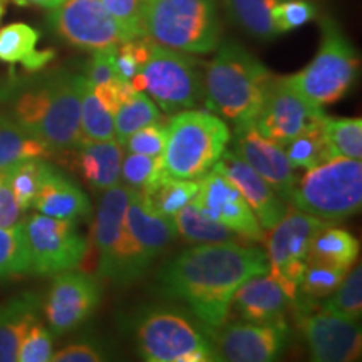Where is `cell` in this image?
<instances>
[{
	"label": "cell",
	"mask_w": 362,
	"mask_h": 362,
	"mask_svg": "<svg viewBox=\"0 0 362 362\" xmlns=\"http://www.w3.org/2000/svg\"><path fill=\"white\" fill-rule=\"evenodd\" d=\"M262 248L237 240L200 243L176 255L158 275L160 292L189 307L203 325L225 324L237 288L253 275L267 274Z\"/></svg>",
	"instance_id": "obj_1"
},
{
	"label": "cell",
	"mask_w": 362,
	"mask_h": 362,
	"mask_svg": "<svg viewBox=\"0 0 362 362\" xmlns=\"http://www.w3.org/2000/svg\"><path fill=\"white\" fill-rule=\"evenodd\" d=\"M84 76L57 74L22 89L13 99V119L52 153L84 141L81 131V89Z\"/></svg>",
	"instance_id": "obj_2"
},
{
	"label": "cell",
	"mask_w": 362,
	"mask_h": 362,
	"mask_svg": "<svg viewBox=\"0 0 362 362\" xmlns=\"http://www.w3.org/2000/svg\"><path fill=\"white\" fill-rule=\"evenodd\" d=\"M274 74L242 44L228 40L206 67V106L235 129L255 123Z\"/></svg>",
	"instance_id": "obj_3"
},
{
	"label": "cell",
	"mask_w": 362,
	"mask_h": 362,
	"mask_svg": "<svg viewBox=\"0 0 362 362\" xmlns=\"http://www.w3.org/2000/svg\"><path fill=\"white\" fill-rule=\"evenodd\" d=\"M143 37L189 54H208L220 45L218 0H144Z\"/></svg>",
	"instance_id": "obj_4"
},
{
	"label": "cell",
	"mask_w": 362,
	"mask_h": 362,
	"mask_svg": "<svg viewBox=\"0 0 362 362\" xmlns=\"http://www.w3.org/2000/svg\"><path fill=\"white\" fill-rule=\"evenodd\" d=\"M228 126L210 111L183 110L168 123L163 166L166 175L180 180H200L228 146Z\"/></svg>",
	"instance_id": "obj_5"
},
{
	"label": "cell",
	"mask_w": 362,
	"mask_h": 362,
	"mask_svg": "<svg viewBox=\"0 0 362 362\" xmlns=\"http://www.w3.org/2000/svg\"><path fill=\"white\" fill-rule=\"evenodd\" d=\"M176 235L175 220L149 210L138 189H131L123 228L106 279L119 285L133 284L143 277L151 262L173 242Z\"/></svg>",
	"instance_id": "obj_6"
},
{
	"label": "cell",
	"mask_w": 362,
	"mask_h": 362,
	"mask_svg": "<svg viewBox=\"0 0 362 362\" xmlns=\"http://www.w3.org/2000/svg\"><path fill=\"white\" fill-rule=\"evenodd\" d=\"M288 200L297 210L329 223L352 216L362 203L361 160L334 158L307 170Z\"/></svg>",
	"instance_id": "obj_7"
},
{
	"label": "cell",
	"mask_w": 362,
	"mask_h": 362,
	"mask_svg": "<svg viewBox=\"0 0 362 362\" xmlns=\"http://www.w3.org/2000/svg\"><path fill=\"white\" fill-rule=\"evenodd\" d=\"M322 40L309 66L287 76V83L314 106L324 107L349 93L357 74V56L339 25L329 17L322 21Z\"/></svg>",
	"instance_id": "obj_8"
},
{
	"label": "cell",
	"mask_w": 362,
	"mask_h": 362,
	"mask_svg": "<svg viewBox=\"0 0 362 362\" xmlns=\"http://www.w3.org/2000/svg\"><path fill=\"white\" fill-rule=\"evenodd\" d=\"M139 354L148 362L220 361L205 325L198 327L188 317L170 309H155L136 324Z\"/></svg>",
	"instance_id": "obj_9"
},
{
	"label": "cell",
	"mask_w": 362,
	"mask_h": 362,
	"mask_svg": "<svg viewBox=\"0 0 362 362\" xmlns=\"http://www.w3.org/2000/svg\"><path fill=\"white\" fill-rule=\"evenodd\" d=\"M136 90H146L163 111L192 110L203 99L202 72L194 59L149 40V54L141 72L131 79Z\"/></svg>",
	"instance_id": "obj_10"
},
{
	"label": "cell",
	"mask_w": 362,
	"mask_h": 362,
	"mask_svg": "<svg viewBox=\"0 0 362 362\" xmlns=\"http://www.w3.org/2000/svg\"><path fill=\"white\" fill-rule=\"evenodd\" d=\"M325 225L327 221L291 206L267 235L269 274L291 297L292 304L298 298V284L305 269L310 238Z\"/></svg>",
	"instance_id": "obj_11"
},
{
	"label": "cell",
	"mask_w": 362,
	"mask_h": 362,
	"mask_svg": "<svg viewBox=\"0 0 362 362\" xmlns=\"http://www.w3.org/2000/svg\"><path fill=\"white\" fill-rule=\"evenodd\" d=\"M24 230L30 274L56 275L78 269L88 250V242L71 220L37 214L24 221Z\"/></svg>",
	"instance_id": "obj_12"
},
{
	"label": "cell",
	"mask_w": 362,
	"mask_h": 362,
	"mask_svg": "<svg viewBox=\"0 0 362 362\" xmlns=\"http://www.w3.org/2000/svg\"><path fill=\"white\" fill-rule=\"evenodd\" d=\"M297 322L312 359L317 362H351L361 359L362 334L357 320L339 317L322 305L314 307L297 298Z\"/></svg>",
	"instance_id": "obj_13"
},
{
	"label": "cell",
	"mask_w": 362,
	"mask_h": 362,
	"mask_svg": "<svg viewBox=\"0 0 362 362\" xmlns=\"http://www.w3.org/2000/svg\"><path fill=\"white\" fill-rule=\"evenodd\" d=\"M51 25L59 37L88 51H99L128 40L101 0H62L52 8Z\"/></svg>",
	"instance_id": "obj_14"
},
{
	"label": "cell",
	"mask_w": 362,
	"mask_h": 362,
	"mask_svg": "<svg viewBox=\"0 0 362 362\" xmlns=\"http://www.w3.org/2000/svg\"><path fill=\"white\" fill-rule=\"evenodd\" d=\"M220 361L270 362L279 359L288 339V325L284 319L272 322H235L208 327Z\"/></svg>",
	"instance_id": "obj_15"
},
{
	"label": "cell",
	"mask_w": 362,
	"mask_h": 362,
	"mask_svg": "<svg viewBox=\"0 0 362 362\" xmlns=\"http://www.w3.org/2000/svg\"><path fill=\"white\" fill-rule=\"evenodd\" d=\"M324 116L322 107L305 101L285 78L274 76L253 124L260 134L284 146L305 129L320 124Z\"/></svg>",
	"instance_id": "obj_16"
},
{
	"label": "cell",
	"mask_w": 362,
	"mask_h": 362,
	"mask_svg": "<svg viewBox=\"0 0 362 362\" xmlns=\"http://www.w3.org/2000/svg\"><path fill=\"white\" fill-rule=\"evenodd\" d=\"M101 302V287L94 277L76 269L56 274L44 304L54 336L71 332L94 314Z\"/></svg>",
	"instance_id": "obj_17"
},
{
	"label": "cell",
	"mask_w": 362,
	"mask_h": 362,
	"mask_svg": "<svg viewBox=\"0 0 362 362\" xmlns=\"http://www.w3.org/2000/svg\"><path fill=\"white\" fill-rule=\"evenodd\" d=\"M193 203L206 216L225 225L238 237L252 242L265 240L264 228L253 215L245 198L232 181L216 168H211L205 176H202Z\"/></svg>",
	"instance_id": "obj_18"
},
{
	"label": "cell",
	"mask_w": 362,
	"mask_h": 362,
	"mask_svg": "<svg viewBox=\"0 0 362 362\" xmlns=\"http://www.w3.org/2000/svg\"><path fill=\"white\" fill-rule=\"evenodd\" d=\"M235 131H237L235 151L270 185L280 198L288 200L297 185V175L296 168L285 155L282 144L260 134L255 124H247Z\"/></svg>",
	"instance_id": "obj_19"
},
{
	"label": "cell",
	"mask_w": 362,
	"mask_h": 362,
	"mask_svg": "<svg viewBox=\"0 0 362 362\" xmlns=\"http://www.w3.org/2000/svg\"><path fill=\"white\" fill-rule=\"evenodd\" d=\"M214 168L221 171L238 188L264 230H270L285 215L287 206L284 198L235 149H225Z\"/></svg>",
	"instance_id": "obj_20"
},
{
	"label": "cell",
	"mask_w": 362,
	"mask_h": 362,
	"mask_svg": "<svg viewBox=\"0 0 362 362\" xmlns=\"http://www.w3.org/2000/svg\"><path fill=\"white\" fill-rule=\"evenodd\" d=\"M291 305V297L269 272L247 279L232 298V307L243 320L259 324L284 319Z\"/></svg>",
	"instance_id": "obj_21"
},
{
	"label": "cell",
	"mask_w": 362,
	"mask_h": 362,
	"mask_svg": "<svg viewBox=\"0 0 362 362\" xmlns=\"http://www.w3.org/2000/svg\"><path fill=\"white\" fill-rule=\"evenodd\" d=\"M33 206L39 214L61 220H83L90 215V203L74 181L45 163Z\"/></svg>",
	"instance_id": "obj_22"
},
{
	"label": "cell",
	"mask_w": 362,
	"mask_h": 362,
	"mask_svg": "<svg viewBox=\"0 0 362 362\" xmlns=\"http://www.w3.org/2000/svg\"><path fill=\"white\" fill-rule=\"evenodd\" d=\"M129 197L131 189L117 183L115 187L104 189L101 202H99L96 220L93 225V243L98 253V274L104 279L110 272L112 252L123 228Z\"/></svg>",
	"instance_id": "obj_23"
},
{
	"label": "cell",
	"mask_w": 362,
	"mask_h": 362,
	"mask_svg": "<svg viewBox=\"0 0 362 362\" xmlns=\"http://www.w3.org/2000/svg\"><path fill=\"white\" fill-rule=\"evenodd\" d=\"M74 149L76 170L96 192H104L119 183L124 151L116 139L83 141Z\"/></svg>",
	"instance_id": "obj_24"
},
{
	"label": "cell",
	"mask_w": 362,
	"mask_h": 362,
	"mask_svg": "<svg viewBox=\"0 0 362 362\" xmlns=\"http://www.w3.org/2000/svg\"><path fill=\"white\" fill-rule=\"evenodd\" d=\"M40 298L22 293L0 305V362H16L25 330L39 319Z\"/></svg>",
	"instance_id": "obj_25"
},
{
	"label": "cell",
	"mask_w": 362,
	"mask_h": 362,
	"mask_svg": "<svg viewBox=\"0 0 362 362\" xmlns=\"http://www.w3.org/2000/svg\"><path fill=\"white\" fill-rule=\"evenodd\" d=\"M39 30L22 24L6 25L0 29V61L22 64L29 71H39L54 57L52 51H37Z\"/></svg>",
	"instance_id": "obj_26"
},
{
	"label": "cell",
	"mask_w": 362,
	"mask_h": 362,
	"mask_svg": "<svg viewBox=\"0 0 362 362\" xmlns=\"http://www.w3.org/2000/svg\"><path fill=\"white\" fill-rule=\"evenodd\" d=\"M200 187V180H180L163 173L138 189L144 205L161 216H173L193 200Z\"/></svg>",
	"instance_id": "obj_27"
},
{
	"label": "cell",
	"mask_w": 362,
	"mask_h": 362,
	"mask_svg": "<svg viewBox=\"0 0 362 362\" xmlns=\"http://www.w3.org/2000/svg\"><path fill=\"white\" fill-rule=\"evenodd\" d=\"M359 255V242L342 228L325 225L310 238L305 262L351 269Z\"/></svg>",
	"instance_id": "obj_28"
},
{
	"label": "cell",
	"mask_w": 362,
	"mask_h": 362,
	"mask_svg": "<svg viewBox=\"0 0 362 362\" xmlns=\"http://www.w3.org/2000/svg\"><path fill=\"white\" fill-rule=\"evenodd\" d=\"M52 151L27 133L13 117L0 115V170L24 160L45 158Z\"/></svg>",
	"instance_id": "obj_29"
},
{
	"label": "cell",
	"mask_w": 362,
	"mask_h": 362,
	"mask_svg": "<svg viewBox=\"0 0 362 362\" xmlns=\"http://www.w3.org/2000/svg\"><path fill=\"white\" fill-rule=\"evenodd\" d=\"M230 19L252 37L270 40L279 33L272 22V8L282 0H221Z\"/></svg>",
	"instance_id": "obj_30"
},
{
	"label": "cell",
	"mask_w": 362,
	"mask_h": 362,
	"mask_svg": "<svg viewBox=\"0 0 362 362\" xmlns=\"http://www.w3.org/2000/svg\"><path fill=\"white\" fill-rule=\"evenodd\" d=\"M176 232L185 240L193 243H216V242H230L237 240L238 235L226 228L225 225L211 220L203 211L194 205L193 200L185 205L173 216Z\"/></svg>",
	"instance_id": "obj_31"
},
{
	"label": "cell",
	"mask_w": 362,
	"mask_h": 362,
	"mask_svg": "<svg viewBox=\"0 0 362 362\" xmlns=\"http://www.w3.org/2000/svg\"><path fill=\"white\" fill-rule=\"evenodd\" d=\"M322 134L327 144L329 158H362V119L361 117H329L324 116Z\"/></svg>",
	"instance_id": "obj_32"
},
{
	"label": "cell",
	"mask_w": 362,
	"mask_h": 362,
	"mask_svg": "<svg viewBox=\"0 0 362 362\" xmlns=\"http://www.w3.org/2000/svg\"><path fill=\"white\" fill-rule=\"evenodd\" d=\"M158 119L161 115L155 101L143 90H134L115 112V139L123 146L131 134Z\"/></svg>",
	"instance_id": "obj_33"
},
{
	"label": "cell",
	"mask_w": 362,
	"mask_h": 362,
	"mask_svg": "<svg viewBox=\"0 0 362 362\" xmlns=\"http://www.w3.org/2000/svg\"><path fill=\"white\" fill-rule=\"evenodd\" d=\"M81 131L84 141L115 139V116L106 110L86 76L81 89Z\"/></svg>",
	"instance_id": "obj_34"
},
{
	"label": "cell",
	"mask_w": 362,
	"mask_h": 362,
	"mask_svg": "<svg viewBox=\"0 0 362 362\" xmlns=\"http://www.w3.org/2000/svg\"><path fill=\"white\" fill-rule=\"evenodd\" d=\"M30 274L24 221L13 226H0V280Z\"/></svg>",
	"instance_id": "obj_35"
},
{
	"label": "cell",
	"mask_w": 362,
	"mask_h": 362,
	"mask_svg": "<svg viewBox=\"0 0 362 362\" xmlns=\"http://www.w3.org/2000/svg\"><path fill=\"white\" fill-rule=\"evenodd\" d=\"M284 149L293 168L312 170L330 160L320 124L312 126L296 136L287 144H284Z\"/></svg>",
	"instance_id": "obj_36"
},
{
	"label": "cell",
	"mask_w": 362,
	"mask_h": 362,
	"mask_svg": "<svg viewBox=\"0 0 362 362\" xmlns=\"http://www.w3.org/2000/svg\"><path fill=\"white\" fill-rule=\"evenodd\" d=\"M44 168L45 161L42 158H33V160L19 161L2 170L22 211H27L33 206Z\"/></svg>",
	"instance_id": "obj_37"
},
{
	"label": "cell",
	"mask_w": 362,
	"mask_h": 362,
	"mask_svg": "<svg viewBox=\"0 0 362 362\" xmlns=\"http://www.w3.org/2000/svg\"><path fill=\"white\" fill-rule=\"evenodd\" d=\"M327 300L320 304L332 314L344 317L347 320H359L362 315V267H356L347 270L346 277L336 292L325 297Z\"/></svg>",
	"instance_id": "obj_38"
},
{
	"label": "cell",
	"mask_w": 362,
	"mask_h": 362,
	"mask_svg": "<svg viewBox=\"0 0 362 362\" xmlns=\"http://www.w3.org/2000/svg\"><path fill=\"white\" fill-rule=\"evenodd\" d=\"M347 270L349 269L319 264V262H305L304 274L298 284V297L300 293L307 298L329 297L341 285Z\"/></svg>",
	"instance_id": "obj_39"
},
{
	"label": "cell",
	"mask_w": 362,
	"mask_h": 362,
	"mask_svg": "<svg viewBox=\"0 0 362 362\" xmlns=\"http://www.w3.org/2000/svg\"><path fill=\"white\" fill-rule=\"evenodd\" d=\"M166 173L163 156H146L126 153L121 161V181L131 189H141L158 176Z\"/></svg>",
	"instance_id": "obj_40"
},
{
	"label": "cell",
	"mask_w": 362,
	"mask_h": 362,
	"mask_svg": "<svg viewBox=\"0 0 362 362\" xmlns=\"http://www.w3.org/2000/svg\"><path fill=\"white\" fill-rule=\"evenodd\" d=\"M149 54V39L138 37L129 39L116 45L115 52V67L116 76L123 81L136 78L143 69Z\"/></svg>",
	"instance_id": "obj_41"
},
{
	"label": "cell",
	"mask_w": 362,
	"mask_h": 362,
	"mask_svg": "<svg viewBox=\"0 0 362 362\" xmlns=\"http://www.w3.org/2000/svg\"><path fill=\"white\" fill-rule=\"evenodd\" d=\"M52 332L40 320H34L22 337L17 361L19 362H47L52 357Z\"/></svg>",
	"instance_id": "obj_42"
},
{
	"label": "cell",
	"mask_w": 362,
	"mask_h": 362,
	"mask_svg": "<svg viewBox=\"0 0 362 362\" xmlns=\"http://www.w3.org/2000/svg\"><path fill=\"white\" fill-rule=\"evenodd\" d=\"M317 8L309 0H282L272 8V22L279 34L291 33L315 19Z\"/></svg>",
	"instance_id": "obj_43"
},
{
	"label": "cell",
	"mask_w": 362,
	"mask_h": 362,
	"mask_svg": "<svg viewBox=\"0 0 362 362\" xmlns=\"http://www.w3.org/2000/svg\"><path fill=\"white\" fill-rule=\"evenodd\" d=\"M166 136H168V123L165 119H158L144 128L138 129L126 139L123 149L126 153H136V155L160 156L165 149Z\"/></svg>",
	"instance_id": "obj_44"
},
{
	"label": "cell",
	"mask_w": 362,
	"mask_h": 362,
	"mask_svg": "<svg viewBox=\"0 0 362 362\" xmlns=\"http://www.w3.org/2000/svg\"><path fill=\"white\" fill-rule=\"evenodd\" d=\"M101 2L121 25L126 39L143 37L141 16L144 0H101Z\"/></svg>",
	"instance_id": "obj_45"
},
{
	"label": "cell",
	"mask_w": 362,
	"mask_h": 362,
	"mask_svg": "<svg viewBox=\"0 0 362 362\" xmlns=\"http://www.w3.org/2000/svg\"><path fill=\"white\" fill-rule=\"evenodd\" d=\"M115 52H116V45L94 51L93 61L89 62V67H88V76H86V79H88L90 84L106 86V84L115 83L116 79H119L116 76Z\"/></svg>",
	"instance_id": "obj_46"
},
{
	"label": "cell",
	"mask_w": 362,
	"mask_h": 362,
	"mask_svg": "<svg viewBox=\"0 0 362 362\" xmlns=\"http://www.w3.org/2000/svg\"><path fill=\"white\" fill-rule=\"evenodd\" d=\"M54 362H99L104 361L103 351L93 342H79L66 346L64 349L52 352Z\"/></svg>",
	"instance_id": "obj_47"
},
{
	"label": "cell",
	"mask_w": 362,
	"mask_h": 362,
	"mask_svg": "<svg viewBox=\"0 0 362 362\" xmlns=\"http://www.w3.org/2000/svg\"><path fill=\"white\" fill-rule=\"evenodd\" d=\"M22 210L17 203L16 197H13L11 185L4 176L2 170H0V226L7 228V226H13L21 223Z\"/></svg>",
	"instance_id": "obj_48"
},
{
	"label": "cell",
	"mask_w": 362,
	"mask_h": 362,
	"mask_svg": "<svg viewBox=\"0 0 362 362\" xmlns=\"http://www.w3.org/2000/svg\"><path fill=\"white\" fill-rule=\"evenodd\" d=\"M25 2L34 4V6L44 7V8H56L62 0H25Z\"/></svg>",
	"instance_id": "obj_49"
},
{
	"label": "cell",
	"mask_w": 362,
	"mask_h": 362,
	"mask_svg": "<svg viewBox=\"0 0 362 362\" xmlns=\"http://www.w3.org/2000/svg\"><path fill=\"white\" fill-rule=\"evenodd\" d=\"M4 12H6V8H4V6H2V4H0V19H2Z\"/></svg>",
	"instance_id": "obj_50"
}]
</instances>
